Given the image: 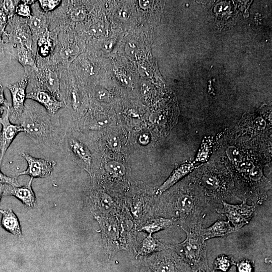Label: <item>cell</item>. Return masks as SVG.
I'll return each mask as SVG.
<instances>
[{
  "mask_svg": "<svg viewBox=\"0 0 272 272\" xmlns=\"http://www.w3.org/2000/svg\"><path fill=\"white\" fill-rule=\"evenodd\" d=\"M124 200L113 197L104 190L94 188L90 194L89 204L94 218L116 216Z\"/></svg>",
  "mask_w": 272,
  "mask_h": 272,
  "instance_id": "8",
  "label": "cell"
},
{
  "mask_svg": "<svg viewBox=\"0 0 272 272\" xmlns=\"http://www.w3.org/2000/svg\"><path fill=\"white\" fill-rule=\"evenodd\" d=\"M20 1H0V9L8 16L9 19L16 15V9Z\"/></svg>",
  "mask_w": 272,
  "mask_h": 272,
  "instance_id": "28",
  "label": "cell"
},
{
  "mask_svg": "<svg viewBox=\"0 0 272 272\" xmlns=\"http://www.w3.org/2000/svg\"><path fill=\"white\" fill-rule=\"evenodd\" d=\"M55 33L47 29L43 34L40 35L36 41V56L38 60L49 61L52 54L56 43Z\"/></svg>",
  "mask_w": 272,
  "mask_h": 272,
  "instance_id": "18",
  "label": "cell"
},
{
  "mask_svg": "<svg viewBox=\"0 0 272 272\" xmlns=\"http://www.w3.org/2000/svg\"><path fill=\"white\" fill-rule=\"evenodd\" d=\"M0 105L10 106L7 100L5 97L4 90L0 91Z\"/></svg>",
  "mask_w": 272,
  "mask_h": 272,
  "instance_id": "37",
  "label": "cell"
},
{
  "mask_svg": "<svg viewBox=\"0 0 272 272\" xmlns=\"http://www.w3.org/2000/svg\"><path fill=\"white\" fill-rule=\"evenodd\" d=\"M235 264L233 257L226 254H222L217 256L214 260L213 270L227 272L231 267Z\"/></svg>",
  "mask_w": 272,
  "mask_h": 272,
  "instance_id": "26",
  "label": "cell"
},
{
  "mask_svg": "<svg viewBox=\"0 0 272 272\" xmlns=\"http://www.w3.org/2000/svg\"><path fill=\"white\" fill-rule=\"evenodd\" d=\"M53 116L45 109L26 104L20 124L24 132L37 144L55 147L60 143L61 137L59 123H55Z\"/></svg>",
  "mask_w": 272,
  "mask_h": 272,
  "instance_id": "2",
  "label": "cell"
},
{
  "mask_svg": "<svg viewBox=\"0 0 272 272\" xmlns=\"http://www.w3.org/2000/svg\"><path fill=\"white\" fill-rule=\"evenodd\" d=\"M28 74L32 75L31 82L33 85V88L47 91L61 100L60 79L56 67L48 62L37 67L36 70Z\"/></svg>",
  "mask_w": 272,
  "mask_h": 272,
  "instance_id": "10",
  "label": "cell"
},
{
  "mask_svg": "<svg viewBox=\"0 0 272 272\" xmlns=\"http://www.w3.org/2000/svg\"><path fill=\"white\" fill-rule=\"evenodd\" d=\"M36 1H20L16 9V15L19 17L30 19L32 15L31 6L36 3Z\"/></svg>",
  "mask_w": 272,
  "mask_h": 272,
  "instance_id": "27",
  "label": "cell"
},
{
  "mask_svg": "<svg viewBox=\"0 0 272 272\" xmlns=\"http://www.w3.org/2000/svg\"><path fill=\"white\" fill-rule=\"evenodd\" d=\"M222 203L223 207L216 209V211L226 216L228 221L238 231L250 222L256 210V206L253 203L248 205L245 199L238 205L228 203L224 201Z\"/></svg>",
  "mask_w": 272,
  "mask_h": 272,
  "instance_id": "9",
  "label": "cell"
},
{
  "mask_svg": "<svg viewBox=\"0 0 272 272\" xmlns=\"http://www.w3.org/2000/svg\"><path fill=\"white\" fill-rule=\"evenodd\" d=\"M10 106H6L4 105H0V119L2 117L6 109Z\"/></svg>",
  "mask_w": 272,
  "mask_h": 272,
  "instance_id": "38",
  "label": "cell"
},
{
  "mask_svg": "<svg viewBox=\"0 0 272 272\" xmlns=\"http://www.w3.org/2000/svg\"><path fill=\"white\" fill-rule=\"evenodd\" d=\"M184 232L186 237L183 242L167 244L168 247L173 250L192 270L209 269L206 241L200 233Z\"/></svg>",
  "mask_w": 272,
  "mask_h": 272,
  "instance_id": "3",
  "label": "cell"
},
{
  "mask_svg": "<svg viewBox=\"0 0 272 272\" xmlns=\"http://www.w3.org/2000/svg\"><path fill=\"white\" fill-rule=\"evenodd\" d=\"M3 90H4V87L3 85L1 84V83H0V91H3Z\"/></svg>",
  "mask_w": 272,
  "mask_h": 272,
  "instance_id": "40",
  "label": "cell"
},
{
  "mask_svg": "<svg viewBox=\"0 0 272 272\" xmlns=\"http://www.w3.org/2000/svg\"><path fill=\"white\" fill-rule=\"evenodd\" d=\"M4 189V184H0V201L2 196L3 195Z\"/></svg>",
  "mask_w": 272,
  "mask_h": 272,
  "instance_id": "39",
  "label": "cell"
},
{
  "mask_svg": "<svg viewBox=\"0 0 272 272\" xmlns=\"http://www.w3.org/2000/svg\"><path fill=\"white\" fill-rule=\"evenodd\" d=\"M175 224L173 218L160 216L154 217L144 223L138 229V232H143L152 235L160 231L166 229Z\"/></svg>",
  "mask_w": 272,
  "mask_h": 272,
  "instance_id": "24",
  "label": "cell"
},
{
  "mask_svg": "<svg viewBox=\"0 0 272 272\" xmlns=\"http://www.w3.org/2000/svg\"><path fill=\"white\" fill-rule=\"evenodd\" d=\"M0 213L2 214L1 226L17 237H21L22 232L20 221L13 210L11 209L6 210L0 209Z\"/></svg>",
  "mask_w": 272,
  "mask_h": 272,
  "instance_id": "25",
  "label": "cell"
},
{
  "mask_svg": "<svg viewBox=\"0 0 272 272\" xmlns=\"http://www.w3.org/2000/svg\"><path fill=\"white\" fill-rule=\"evenodd\" d=\"M21 156L27 162L28 167L25 170L17 173V176L26 175L33 178L47 177L51 174L56 165L53 160L34 157L28 153H23Z\"/></svg>",
  "mask_w": 272,
  "mask_h": 272,
  "instance_id": "13",
  "label": "cell"
},
{
  "mask_svg": "<svg viewBox=\"0 0 272 272\" xmlns=\"http://www.w3.org/2000/svg\"><path fill=\"white\" fill-rule=\"evenodd\" d=\"M29 82L28 74L25 73L17 82L9 84L7 88L12 96V106L10 107V120L14 123L19 121L23 113L26 98V89Z\"/></svg>",
  "mask_w": 272,
  "mask_h": 272,
  "instance_id": "12",
  "label": "cell"
},
{
  "mask_svg": "<svg viewBox=\"0 0 272 272\" xmlns=\"http://www.w3.org/2000/svg\"><path fill=\"white\" fill-rule=\"evenodd\" d=\"M196 166L193 163L182 164L176 168L168 178L154 190L156 196H161L163 193L178 182L181 179L191 172Z\"/></svg>",
  "mask_w": 272,
  "mask_h": 272,
  "instance_id": "19",
  "label": "cell"
},
{
  "mask_svg": "<svg viewBox=\"0 0 272 272\" xmlns=\"http://www.w3.org/2000/svg\"><path fill=\"white\" fill-rule=\"evenodd\" d=\"M149 136L147 134H143L139 138V141L141 144L147 145L149 142Z\"/></svg>",
  "mask_w": 272,
  "mask_h": 272,
  "instance_id": "36",
  "label": "cell"
},
{
  "mask_svg": "<svg viewBox=\"0 0 272 272\" xmlns=\"http://www.w3.org/2000/svg\"><path fill=\"white\" fill-rule=\"evenodd\" d=\"M108 143L109 146L112 149L118 148L120 145V141L116 136H110L108 139Z\"/></svg>",
  "mask_w": 272,
  "mask_h": 272,
  "instance_id": "34",
  "label": "cell"
},
{
  "mask_svg": "<svg viewBox=\"0 0 272 272\" xmlns=\"http://www.w3.org/2000/svg\"><path fill=\"white\" fill-rule=\"evenodd\" d=\"M167 248V244L160 242L152 235H148L139 245L135 252V258L139 259Z\"/></svg>",
  "mask_w": 272,
  "mask_h": 272,
  "instance_id": "23",
  "label": "cell"
},
{
  "mask_svg": "<svg viewBox=\"0 0 272 272\" xmlns=\"http://www.w3.org/2000/svg\"><path fill=\"white\" fill-rule=\"evenodd\" d=\"M33 178L31 177L25 185L22 186H13L4 184L3 195L14 196L26 207L33 208L36 203L35 194L32 187Z\"/></svg>",
  "mask_w": 272,
  "mask_h": 272,
  "instance_id": "16",
  "label": "cell"
},
{
  "mask_svg": "<svg viewBox=\"0 0 272 272\" xmlns=\"http://www.w3.org/2000/svg\"><path fill=\"white\" fill-rule=\"evenodd\" d=\"M0 184H9L13 186H19L17 179L14 177L4 174L0 170Z\"/></svg>",
  "mask_w": 272,
  "mask_h": 272,
  "instance_id": "32",
  "label": "cell"
},
{
  "mask_svg": "<svg viewBox=\"0 0 272 272\" xmlns=\"http://www.w3.org/2000/svg\"><path fill=\"white\" fill-rule=\"evenodd\" d=\"M10 31H5L3 38L6 51H11L19 46L26 47L36 53V46L27 23V19L15 15L9 19Z\"/></svg>",
  "mask_w": 272,
  "mask_h": 272,
  "instance_id": "5",
  "label": "cell"
},
{
  "mask_svg": "<svg viewBox=\"0 0 272 272\" xmlns=\"http://www.w3.org/2000/svg\"><path fill=\"white\" fill-rule=\"evenodd\" d=\"M209 203L202 191L188 184L157 203L155 217L173 218L184 231L200 233Z\"/></svg>",
  "mask_w": 272,
  "mask_h": 272,
  "instance_id": "1",
  "label": "cell"
},
{
  "mask_svg": "<svg viewBox=\"0 0 272 272\" xmlns=\"http://www.w3.org/2000/svg\"><path fill=\"white\" fill-rule=\"evenodd\" d=\"M195 182L206 194L209 201L221 203L231 191V185L224 177L211 172L199 174Z\"/></svg>",
  "mask_w": 272,
  "mask_h": 272,
  "instance_id": "7",
  "label": "cell"
},
{
  "mask_svg": "<svg viewBox=\"0 0 272 272\" xmlns=\"http://www.w3.org/2000/svg\"><path fill=\"white\" fill-rule=\"evenodd\" d=\"M40 8L44 13H49L57 8L62 3L60 0H40L37 1Z\"/></svg>",
  "mask_w": 272,
  "mask_h": 272,
  "instance_id": "29",
  "label": "cell"
},
{
  "mask_svg": "<svg viewBox=\"0 0 272 272\" xmlns=\"http://www.w3.org/2000/svg\"><path fill=\"white\" fill-rule=\"evenodd\" d=\"M8 15L0 9V33L3 34L9 23Z\"/></svg>",
  "mask_w": 272,
  "mask_h": 272,
  "instance_id": "33",
  "label": "cell"
},
{
  "mask_svg": "<svg viewBox=\"0 0 272 272\" xmlns=\"http://www.w3.org/2000/svg\"><path fill=\"white\" fill-rule=\"evenodd\" d=\"M6 51V44L3 38V35L0 33V60H2L5 56Z\"/></svg>",
  "mask_w": 272,
  "mask_h": 272,
  "instance_id": "35",
  "label": "cell"
},
{
  "mask_svg": "<svg viewBox=\"0 0 272 272\" xmlns=\"http://www.w3.org/2000/svg\"><path fill=\"white\" fill-rule=\"evenodd\" d=\"M116 216L118 220L124 250L135 253L139 243L137 240L138 227L124 202Z\"/></svg>",
  "mask_w": 272,
  "mask_h": 272,
  "instance_id": "11",
  "label": "cell"
},
{
  "mask_svg": "<svg viewBox=\"0 0 272 272\" xmlns=\"http://www.w3.org/2000/svg\"><path fill=\"white\" fill-rule=\"evenodd\" d=\"M67 144L76 162L89 172L92 163V156L89 149L82 142L74 138H70Z\"/></svg>",
  "mask_w": 272,
  "mask_h": 272,
  "instance_id": "17",
  "label": "cell"
},
{
  "mask_svg": "<svg viewBox=\"0 0 272 272\" xmlns=\"http://www.w3.org/2000/svg\"><path fill=\"white\" fill-rule=\"evenodd\" d=\"M139 260L147 272H192L190 266L167 244L166 249Z\"/></svg>",
  "mask_w": 272,
  "mask_h": 272,
  "instance_id": "4",
  "label": "cell"
},
{
  "mask_svg": "<svg viewBox=\"0 0 272 272\" xmlns=\"http://www.w3.org/2000/svg\"><path fill=\"white\" fill-rule=\"evenodd\" d=\"M26 98L38 102L45 108L49 114L53 116L65 105L62 100L53 94L38 88H33L27 93Z\"/></svg>",
  "mask_w": 272,
  "mask_h": 272,
  "instance_id": "15",
  "label": "cell"
},
{
  "mask_svg": "<svg viewBox=\"0 0 272 272\" xmlns=\"http://www.w3.org/2000/svg\"><path fill=\"white\" fill-rule=\"evenodd\" d=\"M27 23L36 46L38 37L49 28L46 15L42 10H33L31 17L27 19Z\"/></svg>",
  "mask_w": 272,
  "mask_h": 272,
  "instance_id": "22",
  "label": "cell"
},
{
  "mask_svg": "<svg viewBox=\"0 0 272 272\" xmlns=\"http://www.w3.org/2000/svg\"><path fill=\"white\" fill-rule=\"evenodd\" d=\"M10 54L23 66L25 73L29 74L37 69L35 52L26 47L19 46L13 49Z\"/></svg>",
  "mask_w": 272,
  "mask_h": 272,
  "instance_id": "21",
  "label": "cell"
},
{
  "mask_svg": "<svg viewBox=\"0 0 272 272\" xmlns=\"http://www.w3.org/2000/svg\"><path fill=\"white\" fill-rule=\"evenodd\" d=\"M238 272H254V262L253 261L243 259L239 260L235 264Z\"/></svg>",
  "mask_w": 272,
  "mask_h": 272,
  "instance_id": "30",
  "label": "cell"
},
{
  "mask_svg": "<svg viewBox=\"0 0 272 272\" xmlns=\"http://www.w3.org/2000/svg\"><path fill=\"white\" fill-rule=\"evenodd\" d=\"M238 231L228 221L219 219L210 226L202 227L200 234L207 241L213 238L226 237Z\"/></svg>",
  "mask_w": 272,
  "mask_h": 272,
  "instance_id": "20",
  "label": "cell"
},
{
  "mask_svg": "<svg viewBox=\"0 0 272 272\" xmlns=\"http://www.w3.org/2000/svg\"><path fill=\"white\" fill-rule=\"evenodd\" d=\"M98 222L105 254L109 258L121 250H123L121 229L116 216L94 218Z\"/></svg>",
  "mask_w": 272,
  "mask_h": 272,
  "instance_id": "6",
  "label": "cell"
},
{
  "mask_svg": "<svg viewBox=\"0 0 272 272\" xmlns=\"http://www.w3.org/2000/svg\"><path fill=\"white\" fill-rule=\"evenodd\" d=\"M68 14L71 19L74 21L82 20L85 16V12L83 9L75 7L69 8Z\"/></svg>",
  "mask_w": 272,
  "mask_h": 272,
  "instance_id": "31",
  "label": "cell"
},
{
  "mask_svg": "<svg viewBox=\"0 0 272 272\" xmlns=\"http://www.w3.org/2000/svg\"><path fill=\"white\" fill-rule=\"evenodd\" d=\"M10 107L6 109L0 119V123L2 125L0 130V168L3 158L9 146L18 133L24 132V129L20 124H15L10 121Z\"/></svg>",
  "mask_w": 272,
  "mask_h": 272,
  "instance_id": "14",
  "label": "cell"
}]
</instances>
